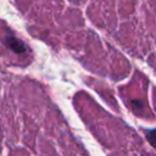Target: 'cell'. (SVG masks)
Returning <instances> with one entry per match:
<instances>
[{"label": "cell", "mask_w": 156, "mask_h": 156, "mask_svg": "<svg viewBox=\"0 0 156 156\" xmlns=\"http://www.w3.org/2000/svg\"><path fill=\"white\" fill-rule=\"evenodd\" d=\"M147 140L156 147V129H154V130L147 133Z\"/></svg>", "instance_id": "cell-2"}, {"label": "cell", "mask_w": 156, "mask_h": 156, "mask_svg": "<svg viewBox=\"0 0 156 156\" xmlns=\"http://www.w3.org/2000/svg\"><path fill=\"white\" fill-rule=\"evenodd\" d=\"M5 44H6L11 50H13V51L17 52V54H21V52H23V51L26 50L24 44H23L20 39L13 38V37H7V38H5Z\"/></svg>", "instance_id": "cell-1"}]
</instances>
